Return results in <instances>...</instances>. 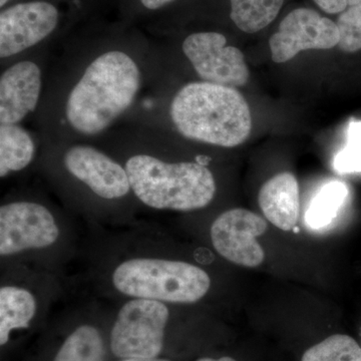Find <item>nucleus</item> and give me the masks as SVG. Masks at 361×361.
<instances>
[{
  "mask_svg": "<svg viewBox=\"0 0 361 361\" xmlns=\"http://www.w3.org/2000/svg\"><path fill=\"white\" fill-rule=\"evenodd\" d=\"M56 47L32 118L42 144L97 142L168 75L158 42L123 26L85 30Z\"/></svg>",
  "mask_w": 361,
  "mask_h": 361,
  "instance_id": "1",
  "label": "nucleus"
},
{
  "mask_svg": "<svg viewBox=\"0 0 361 361\" xmlns=\"http://www.w3.org/2000/svg\"><path fill=\"white\" fill-rule=\"evenodd\" d=\"M94 144L121 161L135 199L156 210L191 212L210 205L217 192L212 171L200 161L172 160L164 132L122 123Z\"/></svg>",
  "mask_w": 361,
  "mask_h": 361,
  "instance_id": "2",
  "label": "nucleus"
},
{
  "mask_svg": "<svg viewBox=\"0 0 361 361\" xmlns=\"http://www.w3.org/2000/svg\"><path fill=\"white\" fill-rule=\"evenodd\" d=\"M161 84L123 123L172 130L188 141L220 148H234L248 139L250 109L235 87L197 80L168 94Z\"/></svg>",
  "mask_w": 361,
  "mask_h": 361,
  "instance_id": "3",
  "label": "nucleus"
},
{
  "mask_svg": "<svg viewBox=\"0 0 361 361\" xmlns=\"http://www.w3.org/2000/svg\"><path fill=\"white\" fill-rule=\"evenodd\" d=\"M40 148L42 165L66 188L106 203L135 197L122 163L94 142L42 144Z\"/></svg>",
  "mask_w": 361,
  "mask_h": 361,
  "instance_id": "4",
  "label": "nucleus"
},
{
  "mask_svg": "<svg viewBox=\"0 0 361 361\" xmlns=\"http://www.w3.org/2000/svg\"><path fill=\"white\" fill-rule=\"evenodd\" d=\"M80 13V0H16L2 8L1 66L44 45L56 47Z\"/></svg>",
  "mask_w": 361,
  "mask_h": 361,
  "instance_id": "5",
  "label": "nucleus"
},
{
  "mask_svg": "<svg viewBox=\"0 0 361 361\" xmlns=\"http://www.w3.org/2000/svg\"><path fill=\"white\" fill-rule=\"evenodd\" d=\"M116 291L132 298L169 303H195L210 290L211 278L199 266L161 258H132L111 275Z\"/></svg>",
  "mask_w": 361,
  "mask_h": 361,
  "instance_id": "6",
  "label": "nucleus"
},
{
  "mask_svg": "<svg viewBox=\"0 0 361 361\" xmlns=\"http://www.w3.org/2000/svg\"><path fill=\"white\" fill-rule=\"evenodd\" d=\"M54 47L44 45L1 66L0 125L23 123L37 114Z\"/></svg>",
  "mask_w": 361,
  "mask_h": 361,
  "instance_id": "7",
  "label": "nucleus"
},
{
  "mask_svg": "<svg viewBox=\"0 0 361 361\" xmlns=\"http://www.w3.org/2000/svg\"><path fill=\"white\" fill-rule=\"evenodd\" d=\"M169 317L166 303L130 299L118 311L111 329V353L120 360L158 357L163 350Z\"/></svg>",
  "mask_w": 361,
  "mask_h": 361,
  "instance_id": "8",
  "label": "nucleus"
},
{
  "mask_svg": "<svg viewBox=\"0 0 361 361\" xmlns=\"http://www.w3.org/2000/svg\"><path fill=\"white\" fill-rule=\"evenodd\" d=\"M56 216L42 202L28 198L7 200L0 207V255L49 248L58 241Z\"/></svg>",
  "mask_w": 361,
  "mask_h": 361,
  "instance_id": "9",
  "label": "nucleus"
},
{
  "mask_svg": "<svg viewBox=\"0 0 361 361\" xmlns=\"http://www.w3.org/2000/svg\"><path fill=\"white\" fill-rule=\"evenodd\" d=\"M180 49L200 82L231 87H242L248 82L243 52L228 44L222 33H191L183 39Z\"/></svg>",
  "mask_w": 361,
  "mask_h": 361,
  "instance_id": "10",
  "label": "nucleus"
},
{
  "mask_svg": "<svg viewBox=\"0 0 361 361\" xmlns=\"http://www.w3.org/2000/svg\"><path fill=\"white\" fill-rule=\"evenodd\" d=\"M267 230V223L246 209H232L221 214L211 226V240L220 256L234 264L255 268L264 262L265 253L257 238Z\"/></svg>",
  "mask_w": 361,
  "mask_h": 361,
  "instance_id": "11",
  "label": "nucleus"
},
{
  "mask_svg": "<svg viewBox=\"0 0 361 361\" xmlns=\"http://www.w3.org/2000/svg\"><path fill=\"white\" fill-rule=\"evenodd\" d=\"M339 40L341 33L334 21L313 9L297 8L286 16L271 37V56L275 63H286L300 51L332 49Z\"/></svg>",
  "mask_w": 361,
  "mask_h": 361,
  "instance_id": "12",
  "label": "nucleus"
},
{
  "mask_svg": "<svg viewBox=\"0 0 361 361\" xmlns=\"http://www.w3.org/2000/svg\"><path fill=\"white\" fill-rule=\"evenodd\" d=\"M259 206L273 225L283 231H290L300 213L299 186L295 176L280 173L265 183L259 192Z\"/></svg>",
  "mask_w": 361,
  "mask_h": 361,
  "instance_id": "13",
  "label": "nucleus"
},
{
  "mask_svg": "<svg viewBox=\"0 0 361 361\" xmlns=\"http://www.w3.org/2000/svg\"><path fill=\"white\" fill-rule=\"evenodd\" d=\"M42 146L37 133L26 129L23 123L0 125V177L21 172L37 158Z\"/></svg>",
  "mask_w": 361,
  "mask_h": 361,
  "instance_id": "14",
  "label": "nucleus"
},
{
  "mask_svg": "<svg viewBox=\"0 0 361 361\" xmlns=\"http://www.w3.org/2000/svg\"><path fill=\"white\" fill-rule=\"evenodd\" d=\"M37 310V301L25 287L6 285L0 288V345L8 342L11 332L28 329Z\"/></svg>",
  "mask_w": 361,
  "mask_h": 361,
  "instance_id": "15",
  "label": "nucleus"
},
{
  "mask_svg": "<svg viewBox=\"0 0 361 361\" xmlns=\"http://www.w3.org/2000/svg\"><path fill=\"white\" fill-rule=\"evenodd\" d=\"M284 0H230V18L247 33L260 32L276 18Z\"/></svg>",
  "mask_w": 361,
  "mask_h": 361,
  "instance_id": "16",
  "label": "nucleus"
},
{
  "mask_svg": "<svg viewBox=\"0 0 361 361\" xmlns=\"http://www.w3.org/2000/svg\"><path fill=\"white\" fill-rule=\"evenodd\" d=\"M101 332L92 325H82L66 337L52 361H104Z\"/></svg>",
  "mask_w": 361,
  "mask_h": 361,
  "instance_id": "17",
  "label": "nucleus"
},
{
  "mask_svg": "<svg viewBox=\"0 0 361 361\" xmlns=\"http://www.w3.org/2000/svg\"><path fill=\"white\" fill-rule=\"evenodd\" d=\"M348 195V187L338 180L324 185L313 198L305 213V221L312 229H322L334 221Z\"/></svg>",
  "mask_w": 361,
  "mask_h": 361,
  "instance_id": "18",
  "label": "nucleus"
},
{
  "mask_svg": "<svg viewBox=\"0 0 361 361\" xmlns=\"http://www.w3.org/2000/svg\"><path fill=\"white\" fill-rule=\"evenodd\" d=\"M301 361H361V346L345 334H334L304 353Z\"/></svg>",
  "mask_w": 361,
  "mask_h": 361,
  "instance_id": "19",
  "label": "nucleus"
},
{
  "mask_svg": "<svg viewBox=\"0 0 361 361\" xmlns=\"http://www.w3.org/2000/svg\"><path fill=\"white\" fill-rule=\"evenodd\" d=\"M334 167L339 174L361 173V122L349 123L348 142L334 158Z\"/></svg>",
  "mask_w": 361,
  "mask_h": 361,
  "instance_id": "20",
  "label": "nucleus"
},
{
  "mask_svg": "<svg viewBox=\"0 0 361 361\" xmlns=\"http://www.w3.org/2000/svg\"><path fill=\"white\" fill-rule=\"evenodd\" d=\"M341 33L338 47L345 52L361 49V2L341 13L336 23Z\"/></svg>",
  "mask_w": 361,
  "mask_h": 361,
  "instance_id": "21",
  "label": "nucleus"
},
{
  "mask_svg": "<svg viewBox=\"0 0 361 361\" xmlns=\"http://www.w3.org/2000/svg\"><path fill=\"white\" fill-rule=\"evenodd\" d=\"M320 8L330 14L341 13L349 7L356 6L361 0H314Z\"/></svg>",
  "mask_w": 361,
  "mask_h": 361,
  "instance_id": "22",
  "label": "nucleus"
},
{
  "mask_svg": "<svg viewBox=\"0 0 361 361\" xmlns=\"http://www.w3.org/2000/svg\"><path fill=\"white\" fill-rule=\"evenodd\" d=\"M176 0H135V8L141 13L153 14L163 11Z\"/></svg>",
  "mask_w": 361,
  "mask_h": 361,
  "instance_id": "23",
  "label": "nucleus"
},
{
  "mask_svg": "<svg viewBox=\"0 0 361 361\" xmlns=\"http://www.w3.org/2000/svg\"><path fill=\"white\" fill-rule=\"evenodd\" d=\"M196 361H237L234 358L230 357V356H223L220 358H211V357H203Z\"/></svg>",
  "mask_w": 361,
  "mask_h": 361,
  "instance_id": "24",
  "label": "nucleus"
},
{
  "mask_svg": "<svg viewBox=\"0 0 361 361\" xmlns=\"http://www.w3.org/2000/svg\"><path fill=\"white\" fill-rule=\"evenodd\" d=\"M118 361H170L168 360H164V358H125V360H121Z\"/></svg>",
  "mask_w": 361,
  "mask_h": 361,
  "instance_id": "25",
  "label": "nucleus"
},
{
  "mask_svg": "<svg viewBox=\"0 0 361 361\" xmlns=\"http://www.w3.org/2000/svg\"><path fill=\"white\" fill-rule=\"evenodd\" d=\"M14 0H0V8H4V7L11 4Z\"/></svg>",
  "mask_w": 361,
  "mask_h": 361,
  "instance_id": "26",
  "label": "nucleus"
},
{
  "mask_svg": "<svg viewBox=\"0 0 361 361\" xmlns=\"http://www.w3.org/2000/svg\"><path fill=\"white\" fill-rule=\"evenodd\" d=\"M361 346V345H360Z\"/></svg>",
  "mask_w": 361,
  "mask_h": 361,
  "instance_id": "27",
  "label": "nucleus"
}]
</instances>
